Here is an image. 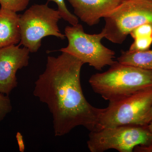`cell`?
I'll list each match as a JSON object with an SVG mask.
<instances>
[{
  "instance_id": "6da1fadb",
  "label": "cell",
  "mask_w": 152,
  "mask_h": 152,
  "mask_svg": "<svg viewBox=\"0 0 152 152\" xmlns=\"http://www.w3.org/2000/svg\"><path fill=\"white\" fill-rule=\"evenodd\" d=\"M83 63L66 52L48 56L45 69L35 83L34 95L48 106L55 136L61 137L83 126L97 131L101 109L91 105L83 94L80 72Z\"/></svg>"
},
{
  "instance_id": "277c9868",
  "label": "cell",
  "mask_w": 152,
  "mask_h": 152,
  "mask_svg": "<svg viewBox=\"0 0 152 152\" xmlns=\"http://www.w3.org/2000/svg\"><path fill=\"white\" fill-rule=\"evenodd\" d=\"M61 19L59 11L51 8L48 4L33 5L20 15L19 45L28 49L30 53H36L45 37L53 36L64 39L66 36L61 33L58 26Z\"/></svg>"
},
{
  "instance_id": "5b68a950",
  "label": "cell",
  "mask_w": 152,
  "mask_h": 152,
  "mask_svg": "<svg viewBox=\"0 0 152 152\" xmlns=\"http://www.w3.org/2000/svg\"><path fill=\"white\" fill-rule=\"evenodd\" d=\"M64 32L68 45L60 49V51L75 57L84 64H88L97 70H102L104 67L111 66L115 62V52L101 42L105 38L102 31L97 34H87L83 26L78 23L66 27Z\"/></svg>"
},
{
  "instance_id": "7c38bea8",
  "label": "cell",
  "mask_w": 152,
  "mask_h": 152,
  "mask_svg": "<svg viewBox=\"0 0 152 152\" xmlns=\"http://www.w3.org/2000/svg\"><path fill=\"white\" fill-rule=\"evenodd\" d=\"M134 42L129 50L142 51L149 50L152 44V25L145 24L136 28L130 33Z\"/></svg>"
},
{
  "instance_id": "3957f363",
  "label": "cell",
  "mask_w": 152,
  "mask_h": 152,
  "mask_svg": "<svg viewBox=\"0 0 152 152\" xmlns=\"http://www.w3.org/2000/svg\"><path fill=\"white\" fill-rule=\"evenodd\" d=\"M105 38L121 44L133 30L141 25H152V1L124 0L104 18Z\"/></svg>"
},
{
  "instance_id": "4fadbf2b",
  "label": "cell",
  "mask_w": 152,
  "mask_h": 152,
  "mask_svg": "<svg viewBox=\"0 0 152 152\" xmlns=\"http://www.w3.org/2000/svg\"><path fill=\"white\" fill-rule=\"evenodd\" d=\"M48 1L54 2L58 6V10L60 12L61 18L67 22L72 26L78 23V18L68 10L64 0H48Z\"/></svg>"
},
{
  "instance_id": "5bb4252c",
  "label": "cell",
  "mask_w": 152,
  "mask_h": 152,
  "mask_svg": "<svg viewBox=\"0 0 152 152\" xmlns=\"http://www.w3.org/2000/svg\"><path fill=\"white\" fill-rule=\"evenodd\" d=\"M30 0H0L1 8L17 13L26 9Z\"/></svg>"
},
{
  "instance_id": "e0dca14e",
  "label": "cell",
  "mask_w": 152,
  "mask_h": 152,
  "mask_svg": "<svg viewBox=\"0 0 152 152\" xmlns=\"http://www.w3.org/2000/svg\"><path fill=\"white\" fill-rule=\"evenodd\" d=\"M152 120V105L148 112L144 121V125H147L149 124Z\"/></svg>"
},
{
  "instance_id": "7a4b0ae2",
  "label": "cell",
  "mask_w": 152,
  "mask_h": 152,
  "mask_svg": "<svg viewBox=\"0 0 152 152\" xmlns=\"http://www.w3.org/2000/svg\"><path fill=\"white\" fill-rule=\"evenodd\" d=\"M89 83L94 91L104 99L115 102L152 88V70L116 61L107 71L91 76Z\"/></svg>"
},
{
  "instance_id": "9c48e42d",
  "label": "cell",
  "mask_w": 152,
  "mask_h": 152,
  "mask_svg": "<svg viewBox=\"0 0 152 152\" xmlns=\"http://www.w3.org/2000/svg\"><path fill=\"white\" fill-rule=\"evenodd\" d=\"M75 15L89 26L99 23L124 0H67Z\"/></svg>"
},
{
  "instance_id": "8992f818",
  "label": "cell",
  "mask_w": 152,
  "mask_h": 152,
  "mask_svg": "<svg viewBox=\"0 0 152 152\" xmlns=\"http://www.w3.org/2000/svg\"><path fill=\"white\" fill-rule=\"evenodd\" d=\"M152 142V134L148 125H126L90 132L87 145L91 152L110 149L132 152L136 147L147 146Z\"/></svg>"
},
{
  "instance_id": "9a60e30c",
  "label": "cell",
  "mask_w": 152,
  "mask_h": 152,
  "mask_svg": "<svg viewBox=\"0 0 152 152\" xmlns=\"http://www.w3.org/2000/svg\"><path fill=\"white\" fill-rule=\"evenodd\" d=\"M10 99L8 95L0 93V122L12 110Z\"/></svg>"
},
{
  "instance_id": "30bf717a",
  "label": "cell",
  "mask_w": 152,
  "mask_h": 152,
  "mask_svg": "<svg viewBox=\"0 0 152 152\" xmlns=\"http://www.w3.org/2000/svg\"><path fill=\"white\" fill-rule=\"evenodd\" d=\"M20 17L17 13L0 8V49L20 43Z\"/></svg>"
},
{
  "instance_id": "2e32d148",
  "label": "cell",
  "mask_w": 152,
  "mask_h": 152,
  "mask_svg": "<svg viewBox=\"0 0 152 152\" xmlns=\"http://www.w3.org/2000/svg\"><path fill=\"white\" fill-rule=\"evenodd\" d=\"M148 125V127L152 134V120ZM135 152H152V142L151 143L147 146H138L134 149Z\"/></svg>"
},
{
  "instance_id": "52a82bcc",
  "label": "cell",
  "mask_w": 152,
  "mask_h": 152,
  "mask_svg": "<svg viewBox=\"0 0 152 152\" xmlns=\"http://www.w3.org/2000/svg\"><path fill=\"white\" fill-rule=\"evenodd\" d=\"M152 105V88L109 102L107 107L101 109L98 130L126 125H144V119Z\"/></svg>"
},
{
  "instance_id": "ac0fdd59",
  "label": "cell",
  "mask_w": 152,
  "mask_h": 152,
  "mask_svg": "<svg viewBox=\"0 0 152 152\" xmlns=\"http://www.w3.org/2000/svg\"><path fill=\"white\" fill-rule=\"evenodd\" d=\"M18 134L19 137H20V141L18 140V141L19 146H20V151H23V150H24V143L23 141V138H22V137L21 136L20 134V133H19V134L18 133Z\"/></svg>"
},
{
  "instance_id": "8fae6325",
  "label": "cell",
  "mask_w": 152,
  "mask_h": 152,
  "mask_svg": "<svg viewBox=\"0 0 152 152\" xmlns=\"http://www.w3.org/2000/svg\"><path fill=\"white\" fill-rule=\"evenodd\" d=\"M118 62L147 70H152V50L142 51H122Z\"/></svg>"
},
{
  "instance_id": "d6986e66",
  "label": "cell",
  "mask_w": 152,
  "mask_h": 152,
  "mask_svg": "<svg viewBox=\"0 0 152 152\" xmlns=\"http://www.w3.org/2000/svg\"><path fill=\"white\" fill-rule=\"evenodd\" d=\"M150 1H152V0H150Z\"/></svg>"
},
{
  "instance_id": "ba28073f",
  "label": "cell",
  "mask_w": 152,
  "mask_h": 152,
  "mask_svg": "<svg viewBox=\"0 0 152 152\" xmlns=\"http://www.w3.org/2000/svg\"><path fill=\"white\" fill-rule=\"evenodd\" d=\"M20 45L0 49V93L8 95L18 86L16 74L27 66L30 51Z\"/></svg>"
}]
</instances>
